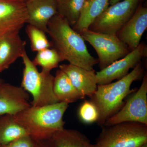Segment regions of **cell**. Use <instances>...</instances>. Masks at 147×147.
Masks as SVG:
<instances>
[{
    "label": "cell",
    "mask_w": 147,
    "mask_h": 147,
    "mask_svg": "<svg viewBox=\"0 0 147 147\" xmlns=\"http://www.w3.org/2000/svg\"><path fill=\"white\" fill-rule=\"evenodd\" d=\"M19 33L13 34L0 39V73L7 69L26 50V42Z\"/></svg>",
    "instance_id": "obj_15"
},
{
    "label": "cell",
    "mask_w": 147,
    "mask_h": 147,
    "mask_svg": "<svg viewBox=\"0 0 147 147\" xmlns=\"http://www.w3.org/2000/svg\"><path fill=\"white\" fill-rule=\"evenodd\" d=\"M34 147H50L47 141H35Z\"/></svg>",
    "instance_id": "obj_25"
},
{
    "label": "cell",
    "mask_w": 147,
    "mask_h": 147,
    "mask_svg": "<svg viewBox=\"0 0 147 147\" xmlns=\"http://www.w3.org/2000/svg\"><path fill=\"white\" fill-rule=\"evenodd\" d=\"M86 0H57V14L65 19L71 27L79 19Z\"/></svg>",
    "instance_id": "obj_20"
},
{
    "label": "cell",
    "mask_w": 147,
    "mask_h": 147,
    "mask_svg": "<svg viewBox=\"0 0 147 147\" xmlns=\"http://www.w3.org/2000/svg\"><path fill=\"white\" fill-rule=\"evenodd\" d=\"M21 58L24 67L21 87L32 96L31 105L40 107L59 102L54 92L55 76L50 72L38 71L26 51Z\"/></svg>",
    "instance_id": "obj_4"
},
{
    "label": "cell",
    "mask_w": 147,
    "mask_h": 147,
    "mask_svg": "<svg viewBox=\"0 0 147 147\" xmlns=\"http://www.w3.org/2000/svg\"><path fill=\"white\" fill-rule=\"evenodd\" d=\"M79 115L81 120L85 123H92L97 121L98 112L93 102L91 100H86L79 108Z\"/></svg>",
    "instance_id": "obj_23"
},
{
    "label": "cell",
    "mask_w": 147,
    "mask_h": 147,
    "mask_svg": "<svg viewBox=\"0 0 147 147\" xmlns=\"http://www.w3.org/2000/svg\"><path fill=\"white\" fill-rule=\"evenodd\" d=\"M28 135L26 129L15 120L13 115L0 116V145L6 144Z\"/></svg>",
    "instance_id": "obj_19"
},
{
    "label": "cell",
    "mask_w": 147,
    "mask_h": 147,
    "mask_svg": "<svg viewBox=\"0 0 147 147\" xmlns=\"http://www.w3.org/2000/svg\"><path fill=\"white\" fill-rule=\"evenodd\" d=\"M144 71V66L141 61L131 72L117 82L98 85L96 91L91 97V101L98 111V124L104 125L108 119L120 110L124 104V99L132 91L130 90L131 84L143 79Z\"/></svg>",
    "instance_id": "obj_3"
},
{
    "label": "cell",
    "mask_w": 147,
    "mask_h": 147,
    "mask_svg": "<svg viewBox=\"0 0 147 147\" xmlns=\"http://www.w3.org/2000/svg\"><path fill=\"white\" fill-rule=\"evenodd\" d=\"M3 80L2 79H1L0 78V84H1L2 83H3V82H4Z\"/></svg>",
    "instance_id": "obj_29"
},
{
    "label": "cell",
    "mask_w": 147,
    "mask_h": 147,
    "mask_svg": "<svg viewBox=\"0 0 147 147\" xmlns=\"http://www.w3.org/2000/svg\"><path fill=\"white\" fill-rule=\"evenodd\" d=\"M147 28V8L139 5L131 18L116 35L127 45L131 52L140 44Z\"/></svg>",
    "instance_id": "obj_12"
},
{
    "label": "cell",
    "mask_w": 147,
    "mask_h": 147,
    "mask_svg": "<svg viewBox=\"0 0 147 147\" xmlns=\"http://www.w3.org/2000/svg\"><path fill=\"white\" fill-rule=\"evenodd\" d=\"M26 31L30 40L31 48L33 52H38L52 47L51 42L47 39L45 32L42 30L28 24Z\"/></svg>",
    "instance_id": "obj_22"
},
{
    "label": "cell",
    "mask_w": 147,
    "mask_h": 147,
    "mask_svg": "<svg viewBox=\"0 0 147 147\" xmlns=\"http://www.w3.org/2000/svg\"><path fill=\"white\" fill-rule=\"evenodd\" d=\"M140 147H147V143H145Z\"/></svg>",
    "instance_id": "obj_27"
},
{
    "label": "cell",
    "mask_w": 147,
    "mask_h": 147,
    "mask_svg": "<svg viewBox=\"0 0 147 147\" xmlns=\"http://www.w3.org/2000/svg\"><path fill=\"white\" fill-rule=\"evenodd\" d=\"M131 122L147 125V75L143 76L139 89L127 99L120 110L108 119L105 126Z\"/></svg>",
    "instance_id": "obj_8"
},
{
    "label": "cell",
    "mask_w": 147,
    "mask_h": 147,
    "mask_svg": "<svg viewBox=\"0 0 147 147\" xmlns=\"http://www.w3.org/2000/svg\"><path fill=\"white\" fill-rule=\"evenodd\" d=\"M36 141L29 135L18 138L0 147H34Z\"/></svg>",
    "instance_id": "obj_24"
},
{
    "label": "cell",
    "mask_w": 147,
    "mask_h": 147,
    "mask_svg": "<svg viewBox=\"0 0 147 147\" xmlns=\"http://www.w3.org/2000/svg\"><path fill=\"white\" fill-rule=\"evenodd\" d=\"M68 106L67 103L60 102L40 107L31 105L13 116L35 141H47L64 128L63 117Z\"/></svg>",
    "instance_id": "obj_2"
},
{
    "label": "cell",
    "mask_w": 147,
    "mask_h": 147,
    "mask_svg": "<svg viewBox=\"0 0 147 147\" xmlns=\"http://www.w3.org/2000/svg\"><path fill=\"white\" fill-rule=\"evenodd\" d=\"M80 34L97 53L100 70L130 52L127 45L121 41L116 35L96 32L89 29H84Z\"/></svg>",
    "instance_id": "obj_6"
},
{
    "label": "cell",
    "mask_w": 147,
    "mask_h": 147,
    "mask_svg": "<svg viewBox=\"0 0 147 147\" xmlns=\"http://www.w3.org/2000/svg\"><path fill=\"white\" fill-rule=\"evenodd\" d=\"M47 29L52 47L57 51L61 62L67 61L70 64L88 70L94 69V67L98 64V59L88 51L81 34L60 16L56 14L50 19Z\"/></svg>",
    "instance_id": "obj_1"
},
{
    "label": "cell",
    "mask_w": 147,
    "mask_h": 147,
    "mask_svg": "<svg viewBox=\"0 0 147 147\" xmlns=\"http://www.w3.org/2000/svg\"><path fill=\"white\" fill-rule=\"evenodd\" d=\"M147 143V125L126 122L105 126L93 147H140Z\"/></svg>",
    "instance_id": "obj_5"
},
{
    "label": "cell",
    "mask_w": 147,
    "mask_h": 147,
    "mask_svg": "<svg viewBox=\"0 0 147 147\" xmlns=\"http://www.w3.org/2000/svg\"><path fill=\"white\" fill-rule=\"evenodd\" d=\"M60 69L68 76L82 99L86 96L91 97L96 91L97 84L95 71L87 70L68 64L59 66Z\"/></svg>",
    "instance_id": "obj_14"
},
{
    "label": "cell",
    "mask_w": 147,
    "mask_h": 147,
    "mask_svg": "<svg viewBox=\"0 0 147 147\" xmlns=\"http://www.w3.org/2000/svg\"><path fill=\"white\" fill-rule=\"evenodd\" d=\"M28 92L22 87L3 82L0 84V116L15 115L31 106Z\"/></svg>",
    "instance_id": "obj_11"
},
{
    "label": "cell",
    "mask_w": 147,
    "mask_h": 147,
    "mask_svg": "<svg viewBox=\"0 0 147 147\" xmlns=\"http://www.w3.org/2000/svg\"><path fill=\"white\" fill-rule=\"evenodd\" d=\"M27 23L47 33V25L53 16L57 14L56 0H27L25 2Z\"/></svg>",
    "instance_id": "obj_13"
},
{
    "label": "cell",
    "mask_w": 147,
    "mask_h": 147,
    "mask_svg": "<svg viewBox=\"0 0 147 147\" xmlns=\"http://www.w3.org/2000/svg\"><path fill=\"white\" fill-rule=\"evenodd\" d=\"M147 56V46L144 42H140L137 48L126 56L115 61L107 67L96 73L98 85L112 83L116 79H121L128 74L129 69L134 68Z\"/></svg>",
    "instance_id": "obj_9"
},
{
    "label": "cell",
    "mask_w": 147,
    "mask_h": 147,
    "mask_svg": "<svg viewBox=\"0 0 147 147\" xmlns=\"http://www.w3.org/2000/svg\"><path fill=\"white\" fill-rule=\"evenodd\" d=\"M109 0H86L79 19L72 28L80 34L88 29L92 23L109 7Z\"/></svg>",
    "instance_id": "obj_17"
},
{
    "label": "cell",
    "mask_w": 147,
    "mask_h": 147,
    "mask_svg": "<svg viewBox=\"0 0 147 147\" xmlns=\"http://www.w3.org/2000/svg\"><path fill=\"white\" fill-rule=\"evenodd\" d=\"M25 3L16 0L0 1V39L19 33L27 23Z\"/></svg>",
    "instance_id": "obj_10"
},
{
    "label": "cell",
    "mask_w": 147,
    "mask_h": 147,
    "mask_svg": "<svg viewBox=\"0 0 147 147\" xmlns=\"http://www.w3.org/2000/svg\"><path fill=\"white\" fill-rule=\"evenodd\" d=\"M121 0H109V5H111L121 1Z\"/></svg>",
    "instance_id": "obj_26"
},
{
    "label": "cell",
    "mask_w": 147,
    "mask_h": 147,
    "mask_svg": "<svg viewBox=\"0 0 147 147\" xmlns=\"http://www.w3.org/2000/svg\"><path fill=\"white\" fill-rule=\"evenodd\" d=\"M54 91L60 102L69 104L82 99L69 77L60 69L56 71L55 76Z\"/></svg>",
    "instance_id": "obj_18"
},
{
    "label": "cell",
    "mask_w": 147,
    "mask_h": 147,
    "mask_svg": "<svg viewBox=\"0 0 147 147\" xmlns=\"http://www.w3.org/2000/svg\"><path fill=\"white\" fill-rule=\"evenodd\" d=\"M0 1H5V0H0ZM16 1H21L24 2H25L27 0H16Z\"/></svg>",
    "instance_id": "obj_28"
},
{
    "label": "cell",
    "mask_w": 147,
    "mask_h": 147,
    "mask_svg": "<svg viewBox=\"0 0 147 147\" xmlns=\"http://www.w3.org/2000/svg\"><path fill=\"white\" fill-rule=\"evenodd\" d=\"M50 147H93L88 138L75 129L64 128L47 140Z\"/></svg>",
    "instance_id": "obj_16"
},
{
    "label": "cell",
    "mask_w": 147,
    "mask_h": 147,
    "mask_svg": "<svg viewBox=\"0 0 147 147\" xmlns=\"http://www.w3.org/2000/svg\"><path fill=\"white\" fill-rule=\"evenodd\" d=\"M35 65L42 68V71L50 72L59 66L61 62L60 57L54 48H49L37 52L32 61Z\"/></svg>",
    "instance_id": "obj_21"
},
{
    "label": "cell",
    "mask_w": 147,
    "mask_h": 147,
    "mask_svg": "<svg viewBox=\"0 0 147 147\" xmlns=\"http://www.w3.org/2000/svg\"><path fill=\"white\" fill-rule=\"evenodd\" d=\"M140 0H123L108 7L90 26L92 31L116 35L137 10Z\"/></svg>",
    "instance_id": "obj_7"
},
{
    "label": "cell",
    "mask_w": 147,
    "mask_h": 147,
    "mask_svg": "<svg viewBox=\"0 0 147 147\" xmlns=\"http://www.w3.org/2000/svg\"><path fill=\"white\" fill-rule=\"evenodd\" d=\"M56 1H57V0H56Z\"/></svg>",
    "instance_id": "obj_30"
}]
</instances>
